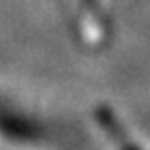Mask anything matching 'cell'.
<instances>
[{
    "mask_svg": "<svg viewBox=\"0 0 150 150\" xmlns=\"http://www.w3.org/2000/svg\"><path fill=\"white\" fill-rule=\"evenodd\" d=\"M98 123L102 125V134L108 150H142L136 142H131L125 129L119 125V121L110 119V115H100Z\"/></svg>",
    "mask_w": 150,
    "mask_h": 150,
    "instance_id": "cell-1",
    "label": "cell"
}]
</instances>
